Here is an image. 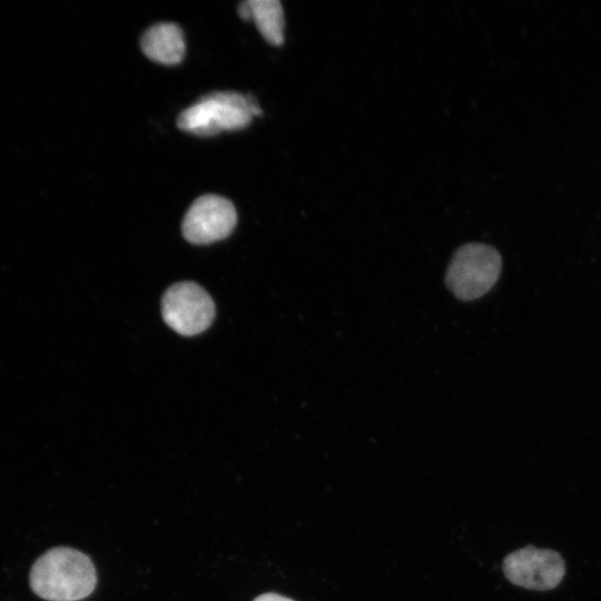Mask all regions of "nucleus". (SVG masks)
I'll list each match as a JSON object with an SVG mask.
<instances>
[{
  "label": "nucleus",
  "instance_id": "f257e3e1",
  "mask_svg": "<svg viewBox=\"0 0 601 601\" xmlns=\"http://www.w3.org/2000/svg\"><path fill=\"white\" fill-rule=\"evenodd\" d=\"M29 582L32 591L48 601H77L96 588L97 573L85 553L67 546L48 550L33 563Z\"/></svg>",
  "mask_w": 601,
  "mask_h": 601
},
{
  "label": "nucleus",
  "instance_id": "f03ea898",
  "mask_svg": "<svg viewBox=\"0 0 601 601\" xmlns=\"http://www.w3.org/2000/svg\"><path fill=\"white\" fill-rule=\"evenodd\" d=\"M260 114L258 104L249 95L215 91L200 97L183 110L177 118V127L191 135L209 137L221 131L243 129L254 116Z\"/></svg>",
  "mask_w": 601,
  "mask_h": 601
},
{
  "label": "nucleus",
  "instance_id": "7ed1b4c3",
  "mask_svg": "<svg viewBox=\"0 0 601 601\" xmlns=\"http://www.w3.org/2000/svg\"><path fill=\"white\" fill-rule=\"evenodd\" d=\"M501 268V255L494 247L469 243L453 254L445 274V284L459 299L473 300L494 286Z\"/></svg>",
  "mask_w": 601,
  "mask_h": 601
},
{
  "label": "nucleus",
  "instance_id": "423d86ee",
  "mask_svg": "<svg viewBox=\"0 0 601 601\" xmlns=\"http://www.w3.org/2000/svg\"><path fill=\"white\" fill-rule=\"evenodd\" d=\"M237 213L230 200L219 195H203L190 205L181 223L186 240L206 245L226 238L236 226Z\"/></svg>",
  "mask_w": 601,
  "mask_h": 601
},
{
  "label": "nucleus",
  "instance_id": "9d476101",
  "mask_svg": "<svg viewBox=\"0 0 601 601\" xmlns=\"http://www.w3.org/2000/svg\"><path fill=\"white\" fill-rule=\"evenodd\" d=\"M237 11L243 20H250V10L247 1L240 2L238 4Z\"/></svg>",
  "mask_w": 601,
  "mask_h": 601
},
{
  "label": "nucleus",
  "instance_id": "1a4fd4ad",
  "mask_svg": "<svg viewBox=\"0 0 601 601\" xmlns=\"http://www.w3.org/2000/svg\"><path fill=\"white\" fill-rule=\"evenodd\" d=\"M254 601H294L287 597L277 593H264L254 599Z\"/></svg>",
  "mask_w": 601,
  "mask_h": 601
},
{
  "label": "nucleus",
  "instance_id": "6e6552de",
  "mask_svg": "<svg viewBox=\"0 0 601 601\" xmlns=\"http://www.w3.org/2000/svg\"><path fill=\"white\" fill-rule=\"evenodd\" d=\"M250 20L264 39L274 46L284 42V11L278 0H248Z\"/></svg>",
  "mask_w": 601,
  "mask_h": 601
},
{
  "label": "nucleus",
  "instance_id": "39448f33",
  "mask_svg": "<svg viewBox=\"0 0 601 601\" xmlns=\"http://www.w3.org/2000/svg\"><path fill=\"white\" fill-rule=\"evenodd\" d=\"M502 569L511 583L536 591L556 588L565 574L564 560L559 552L533 545L508 554Z\"/></svg>",
  "mask_w": 601,
  "mask_h": 601
},
{
  "label": "nucleus",
  "instance_id": "20e7f679",
  "mask_svg": "<svg viewBox=\"0 0 601 601\" xmlns=\"http://www.w3.org/2000/svg\"><path fill=\"white\" fill-rule=\"evenodd\" d=\"M161 313L175 332L191 336L205 331L215 316V305L208 293L191 282L170 286L162 296Z\"/></svg>",
  "mask_w": 601,
  "mask_h": 601
},
{
  "label": "nucleus",
  "instance_id": "0eeeda50",
  "mask_svg": "<svg viewBox=\"0 0 601 601\" xmlns=\"http://www.w3.org/2000/svg\"><path fill=\"white\" fill-rule=\"evenodd\" d=\"M140 48L152 61L167 66L177 65L186 52L184 32L174 22L156 23L142 33Z\"/></svg>",
  "mask_w": 601,
  "mask_h": 601
}]
</instances>
